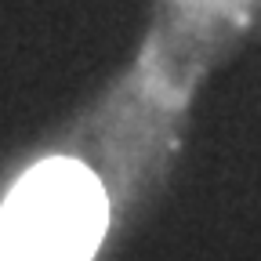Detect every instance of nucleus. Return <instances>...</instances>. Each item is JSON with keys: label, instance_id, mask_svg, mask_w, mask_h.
Listing matches in <instances>:
<instances>
[{"label": "nucleus", "instance_id": "f257e3e1", "mask_svg": "<svg viewBox=\"0 0 261 261\" xmlns=\"http://www.w3.org/2000/svg\"><path fill=\"white\" fill-rule=\"evenodd\" d=\"M106 221L102 181L84 163H37L0 207V261H91Z\"/></svg>", "mask_w": 261, "mask_h": 261}]
</instances>
